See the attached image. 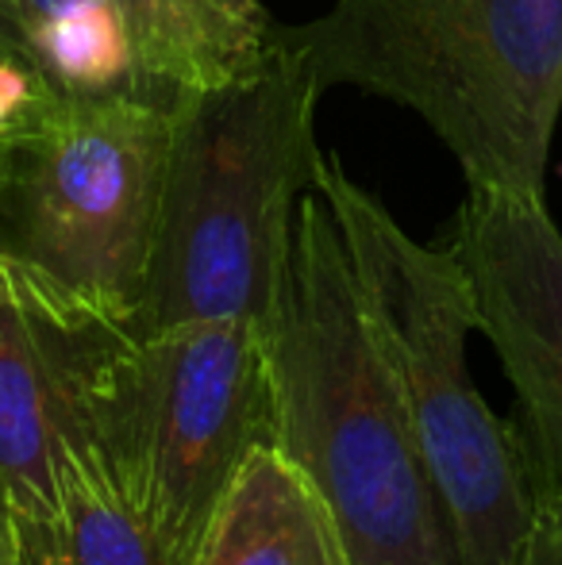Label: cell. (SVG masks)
I'll return each instance as SVG.
<instances>
[{"instance_id": "11", "label": "cell", "mask_w": 562, "mask_h": 565, "mask_svg": "<svg viewBox=\"0 0 562 565\" xmlns=\"http://www.w3.org/2000/svg\"><path fill=\"white\" fill-rule=\"evenodd\" d=\"M142 82L158 105L255 74L274 51L263 0H124Z\"/></svg>"}, {"instance_id": "2", "label": "cell", "mask_w": 562, "mask_h": 565, "mask_svg": "<svg viewBox=\"0 0 562 565\" xmlns=\"http://www.w3.org/2000/svg\"><path fill=\"white\" fill-rule=\"evenodd\" d=\"M274 43L320 93L359 85L447 142L466 185L543 196L562 113V0H336Z\"/></svg>"}, {"instance_id": "5", "label": "cell", "mask_w": 562, "mask_h": 565, "mask_svg": "<svg viewBox=\"0 0 562 565\" xmlns=\"http://www.w3.org/2000/svg\"><path fill=\"white\" fill-rule=\"evenodd\" d=\"M170 108L51 93L0 135V258L136 331Z\"/></svg>"}, {"instance_id": "3", "label": "cell", "mask_w": 562, "mask_h": 565, "mask_svg": "<svg viewBox=\"0 0 562 565\" xmlns=\"http://www.w3.org/2000/svg\"><path fill=\"white\" fill-rule=\"evenodd\" d=\"M320 85L274 43L240 82L170 105L162 204L136 335L201 320L266 323L312 189Z\"/></svg>"}, {"instance_id": "15", "label": "cell", "mask_w": 562, "mask_h": 565, "mask_svg": "<svg viewBox=\"0 0 562 565\" xmlns=\"http://www.w3.org/2000/svg\"><path fill=\"white\" fill-rule=\"evenodd\" d=\"M0 565H8V504L0 497Z\"/></svg>"}, {"instance_id": "1", "label": "cell", "mask_w": 562, "mask_h": 565, "mask_svg": "<svg viewBox=\"0 0 562 565\" xmlns=\"http://www.w3.org/2000/svg\"><path fill=\"white\" fill-rule=\"evenodd\" d=\"M274 447L320 489L354 565H458L397 370L336 212L308 189L263 323Z\"/></svg>"}, {"instance_id": "9", "label": "cell", "mask_w": 562, "mask_h": 565, "mask_svg": "<svg viewBox=\"0 0 562 565\" xmlns=\"http://www.w3.org/2000/svg\"><path fill=\"white\" fill-rule=\"evenodd\" d=\"M193 565H354L336 512L278 447H258L212 512Z\"/></svg>"}, {"instance_id": "14", "label": "cell", "mask_w": 562, "mask_h": 565, "mask_svg": "<svg viewBox=\"0 0 562 565\" xmlns=\"http://www.w3.org/2000/svg\"><path fill=\"white\" fill-rule=\"evenodd\" d=\"M0 54H28V39H23L20 23H15V15L8 12V8H0Z\"/></svg>"}, {"instance_id": "10", "label": "cell", "mask_w": 562, "mask_h": 565, "mask_svg": "<svg viewBox=\"0 0 562 565\" xmlns=\"http://www.w3.org/2000/svg\"><path fill=\"white\" fill-rule=\"evenodd\" d=\"M8 565H173L139 492L113 458H85L51 504L8 515Z\"/></svg>"}, {"instance_id": "4", "label": "cell", "mask_w": 562, "mask_h": 565, "mask_svg": "<svg viewBox=\"0 0 562 565\" xmlns=\"http://www.w3.org/2000/svg\"><path fill=\"white\" fill-rule=\"evenodd\" d=\"M312 189L336 212L362 300L397 370L409 424L455 535L458 565H517L536 489L517 427L494 416L466 365L478 331L470 281L450 246H424L343 162L316 158Z\"/></svg>"}, {"instance_id": "8", "label": "cell", "mask_w": 562, "mask_h": 565, "mask_svg": "<svg viewBox=\"0 0 562 565\" xmlns=\"http://www.w3.org/2000/svg\"><path fill=\"white\" fill-rule=\"evenodd\" d=\"M450 250L517 393L512 427L540 504L562 492V231L543 196L466 185Z\"/></svg>"}, {"instance_id": "6", "label": "cell", "mask_w": 562, "mask_h": 565, "mask_svg": "<svg viewBox=\"0 0 562 565\" xmlns=\"http://www.w3.org/2000/svg\"><path fill=\"white\" fill-rule=\"evenodd\" d=\"M105 447L170 562L193 565L232 477L258 447H274L263 323L201 320L136 335L108 404Z\"/></svg>"}, {"instance_id": "12", "label": "cell", "mask_w": 562, "mask_h": 565, "mask_svg": "<svg viewBox=\"0 0 562 565\" xmlns=\"http://www.w3.org/2000/svg\"><path fill=\"white\" fill-rule=\"evenodd\" d=\"M51 93V82L35 66V58H28V54H0V135L12 131L23 116L35 113Z\"/></svg>"}, {"instance_id": "7", "label": "cell", "mask_w": 562, "mask_h": 565, "mask_svg": "<svg viewBox=\"0 0 562 565\" xmlns=\"http://www.w3.org/2000/svg\"><path fill=\"white\" fill-rule=\"evenodd\" d=\"M136 331L0 258V497L51 504L85 458H108L105 419Z\"/></svg>"}, {"instance_id": "13", "label": "cell", "mask_w": 562, "mask_h": 565, "mask_svg": "<svg viewBox=\"0 0 562 565\" xmlns=\"http://www.w3.org/2000/svg\"><path fill=\"white\" fill-rule=\"evenodd\" d=\"M517 565H562V492L536 504Z\"/></svg>"}]
</instances>
